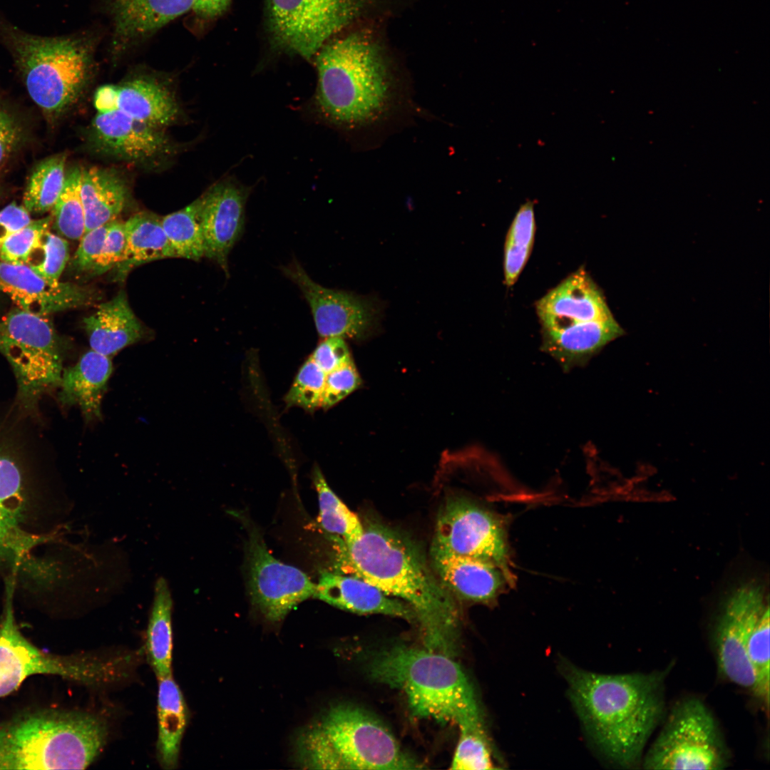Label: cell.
Returning a JSON list of instances; mask_svg holds the SVG:
<instances>
[{
    "label": "cell",
    "instance_id": "cell-45",
    "mask_svg": "<svg viewBox=\"0 0 770 770\" xmlns=\"http://www.w3.org/2000/svg\"><path fill=\"white\" fill-rule=\"evenodd\" d=\"M109 223L86 232L81 237L72 261L76 270L90 272L101 252Z\"/></svg>",
    "mask_w": 770,
    "mask_h": 770
},
{
    "label": "cell",
    "instance_id": "cell-19",
    "mask_svg": "<svg viewBox=\"0 0 770 770\" xmlns=\"http://www.w3.org/2000/svg\"><path fill=\"white\" fill-rule=\"evenodd\" d=\"M535 307L541 332L614 317L603 292L583 268L548 292Z\"/></svg>",
    "mask_w": 770,
    "mask_h": 770
},
{
    "label": "cell",
    "instance_id": "cell-5",
    "mask_svg": "<svg viewBox=\"0 0 770 770\" xmlns=\"http://www.w3.org/2000/svg\"><path fill=\"white\" fill-rule=\"evenodd\" d=\"M368 672L375 681L401 691L417 717L458 727L483 726L473 686L448 655L395 645L376 652Z\"/></svg>",
    "mask_w": 770,
    "mask_h": 770
},
{
    "label": "cell",
    "instance_id": "cell-40",
    "mask_svg": "<svg viewBox=\"0 0 770 770\" xmlns=\"http://www.w3.org/2000/svg\"><path fill=\"white\" fill-rule=\"evenodd\" d=\"M326 373L309 356L299 368L284 401L308 412L321 407Z\"/></svg>",
    "mask_w": 770,
    "mask_h": 770
},
{
    "label": "cell",
    "instance_id": "cell-31",
    "mask_svg": "<svg viewBox=\"0 0 770 770\" xmlns=\"http://www.w3.org/2000/svg\"><path fill=\"white\" fill-rule=\"evenodd\" d=\"M173 599L167 580L159 578L154 585L146 637L149 662L157 678L172 674Z\"/></svg>",
    "mask_w": 770,
    "mask_h": 770
},
{
    "label": "cell",
    "instance_id": "cell-21",
    "mask_svg": "<svg viewBox=\"0 0 770 770\" xmlns=\"http://www.w3.org/2000/svg\"><path fill=\"white\" fill-rule=\"evenodd\" d=\"M0 289L26 312L48 314L86 304L87 292L71 283L52 284L28 265H13L0 260Z\"/></svg>",
    "mask_w": 770,
    "mask_h": 770
},
{
    "label": "cell",
    "instance_id": "cell-4",
    "mask_svg": "<svg viewBox=\"0 0 770 770\" xmlns=\"http://www.w3.org/2000/svg\"><path fill=\"white\" fill-rule=\"evenodd\" d=\"M41 422L14 401L0 403V563L11 566L53 538L28 530L26 525L31 493L48 456Z\"/></svg>",
    "mask_w": 770,
    "mask_h": 770
},
{
    "label": "cell",
    "instance_id": "cell-13",
    "mask_svg": "<svg viewBox=\"0 0 770 770\" xmlns=\"http://www.w3.org/2000/svg\"><path fill=\"white\" fill-rule=\"evenodd\" d=\"M431 552L475 558L498 565L510 582L505 532L496 515L462 497L446 500L436 522Z\"/></svg>",
    "mask_w": 770,
    "mask_h": 770
},
{
    "label": "cell",
    "instance_id": "cell-35",
    "mask_svg": "<svg viewBox=\"0 0 770 770\" xmlns=\"http://www.w3.org/2000/svg\"><path fill=\"white\" fill-rule=\"evenodd\" d=\"M200 197L161 219L164 232L176 257L199 260L204 257V240L200 222Z\"/></svg>",
    "mask_w": 770,
    "mask_h": 770
},
{
    "label": "cell",
    "instance_id": "cell-29",
    "mask_svg": "<svg viewBox=\"0 0 770 770\" xmlns=\"http://www.w3.org/2000/svg\"><path fill=\"white\" fill-rule=\"evenodd\" d=\"M81 197L86 232L116 218L125 205L127 188L113 171L93 167L81 170Z\"/></svg>",
    "mask_w": 770,
    "mask_h": 770
},
{
    "label": "cell",
    "instance_id": "cell-43",
    "mask_svg": "<svg viewBox=\"0 0 770 770\" xmlns=\"http://www.w3.org/2000/svg\"><path fill=\"white\" fill-rule=\"evenodd\" d=\"M125 248L124 222L116 219L109 223L101 252L90 270L91 276L103 274L123 260Z\"/></svg>",
    "mask_w": 770,
    "mask_h": 770
},
{
    "label": "cell",
    "instance_id": "cell-34",
    "mask_svg": "<svg viewBox=\"0 0 770 770\" xmlns=\"http://www.w3.org/2000/svg\"><path fill=\"white\" fill-rule=\"evenodd\" d=\"M312 479L318 495L321 526L341 537L344 543L359 538L364 531L363 523L333 492L317 466L313 468Z\"/></svg>",
    "mask_w": 770,
    "mask_h": 770
},
{
    "label": "cell",
    "instance_id": "cell-17",
    "mask_svg": "<svg viewBox=\"0 0 770 770\" xmlns=\"http://www.w3.org/2000/svg\"><path fill=\"white\" fill-rule=\"evenodd\" d=\"M249 189L227 178L200 196L199 217L204 257L215 260L227 274L228 255L242 234Z\"/></svg>",
    "mask_w": 770,
    "mask_h": 770
},
{
    "label": "cell",
    "instance_id": "cell-1",
    "mask_svg": "<svg viewBox=\"0 0 770 770\" xmlns=\"http://www.w3.org/2000/svg\"><path fill=\"white\" fill-rule=\"evenodd\" d=\"M342 546L346 573L374 585L409 605L415 612L426 649L448 656L455 650L458 614L452 595L442 585L417 544L376 520Z\"/></svg>",
    "mask_w": 770,
    "mask_h": 770
},
{
    "label": "cell",
    "instance_id": "cell-36",
    "mask_svg": "<svg viewBox=\"0 0 770 770\" xmlns=\"http://www.w3.org/2000/svg\"><path fill=\"white\" fill-rule=\"evenodd\" d=\"M81 170L66 173L63 189L53 207V227L66 238L79 240L85 232V215L81 197Z\"/></svg>",
    "mask_w": 770,
    "mask_h": 770
},
{
    "label": "cell",
    "instance_id": "cell-39",
    "mask_svg": "<svg viewBox=\"0 0 770 770\" xmlns=\"http://www.w3.org/2000/svg\"><path fill=\"white\" fill-rule=\"evenodd\" d=\"M451 769H495L491 750L483 727L461 726Z\"/></svg>",
    "mask_w": 770,
    "mask_h": 770
},
{
    "label": "cell",
    "instance_id": "cell-30",
    "mask_svg": "<svg viewBox=\"0 0 770 770\" xmlns=\"http://www.w3.org/2000/svg\"><path fill=\"white\" fill-rule=\"evenodd\" d=\"M125 248L116 266L120 280L133 267L150 261L176 257L162 226L161 219L148 212H138L124 222Z\"/></svg>",
    "mask_w": 770,
    "mask_h": 770
},
{
    "label": "cell",
    "instance_id": "cell-44",
    "mask_svg": "<svg viewBox=\"0 0 770 770\" xmlns=\"http://www.w3.org/2000/svg\"><path fill=\"white\" fill-rule=\"evenodd\" d=\"M310 356L326 374L353 361L344 339L337 337L324 338Z\"/></svg>",
    "mask_w": 770,
    "mask_h": 770
},
{
    "label": "cell",
    "instance_id": "cell-10",
    "mask_svg": "<svg viewBox=\"0 0 770 770\" xmlns=\"http://www.w3.org/2000/svg\"><path fill=\"white\" fill-rule=\"evenodd\" d=\"M16 575L6 579L4 611L0 624V697L17 689L29 677L48 674L86 684H103L107 680L109 663L96 656H58L43 652L20 630L14 614V595Z\"/></svg>",
    "mask_w": 770,
    "mask_h": 770
},
{
    "label": "cell",
    "instance_id": "cell-38",
    "mask_svg": "<svg viewBox=\"0 0 770 770\" xmlns=\"http://www.w3.org/2000/svg\"><path fill=\"white\" fill-rule=\"evenodd\" d=\"M53 222V216L31 222L9 237L0 247V260L13 265H29L41 247Z\"/></svg>",
    "mask_w": 770,
    "mask_h": 770
},
{
    "label": "cell",
    "instance_id": "cell-12",
    "mask_svg": "<svg viewBox=\"0 0 770 770\" xmlns=\"http://www.w3.org/2000/svg\"><path fill=\"white\" fill-rule=\"evenodd\" d=\"M365 0H266L267 24L277 49L310 61L360 14Z\"/></svg>",
    "mask_w": 770,
    "mask_h": 770
},
{
    "label": "cell",
    "instance_id": "cell-8",
    "mask_svg": "<svg viewBox=\"0 0 770 770\" xmlns=\"http://www.w3.org/2000/svg\"><path fill=\"white\" fill-rule=\"evenodd\" d=\"M0 45L11 56L33 101L48 118L79 97L91 68V43L76 36L27 32L0 14Z\"/></svg>",
    "mask_w": 770,
    "mask_h": 770
},
{
    "label": "cell",
    "instance_id": "cell-15",
    "mask_svg": "<svg viewBox=\"0 0 770 770\" xmlns=\"http://www.w3.org/2000/svg\"><path fill=\"white\" fill-rule=\"evenodd\" d=\"M769 607L759 585L747 583L728 597L717 622L714 645L720 672L731 682L755 695L756 678L746 651L752 625Z\"/></svg>",
    "mask_w": 770,
    "mask_h": 770
},
{
    "label": "cell",
    "instance_id": "cell-28",
    "mask_svg": "<svg viewBox=\"0 0 770 770\" xmlns=\"http://www.w3.org/2000/svg\"><path fill=\"white\" fill-rule=\"evenodd\" d=\"M158 682L157 758L162 768L170 770L178 766L188 711L184 697L172 674L158 677Z\"/></svg>",
    "mask_w": 770,
    "mask_h": 770
},
{
    "label": "cell",
    "instance_id": "cell-24",
    "mask_svg": "<svg viewBox=\"0 0 770 770\" xmlns=\"http://www.w3.org/2000/svg\"><path fill=\"white\" fill-rule=\"evenodd\" d=\"M624 334L615 317L586 322L542 332L541 348L568 371L586 365L607 344Z\"/></svg>",
    "mask_w": 770,
    "mask_h": 770
},
{
    "label": "cell",
    "instance_id": "cell-33",
    "mask_svg": "<svg viewBox=\"0 0 770 770\" xmlns=\"http://www.w3.org/2000/svg\"><path fill=\"white\" fill-rule=\"evenodd\" d=\"M66 159V155L58 154L36 166L23 198L29 212L42 214L53 209L64 187Z\"/></svg>",
    "mask_w": 770,
    "mask_h": 770
},
{
    "label": "cell",
    "instance_id": "cell-27",
    "mask_svg": "<svg viewBox=\"0 0 770 770\" xmlns=\"http://www.w3.org/2000/svg\"><path fill=\"white\" fill-rule=\"evenodd\" d=\"M195 0H108L114 36L126 43L147 36L192 9Z\"/></svg>",
    "mask_w": 770,
    "mask_h": 770
},
{
    "label": "cell",
    "instance_id": "cell-47",
    "mask_svg": "<svg viewBox=\"0 0 770 770\" xmlns=\"http://www.w3.org/2000/svg\"><path fill=\"white\" fill-rule=\"evenodd\" d=\"M30 212L23 205L10 203L0 210V247L12 234L31 222Z\"/></svg>",
    "mask_w": 770,
    "mask_h": 770
},
{
    "label": "cell",
    "instance_id": "cell-2",
    "mask_svg": "<svg viewBox=\"0 0 770 770\" xmlns=\"http://www.w3.org/2000/svg\"><path fill=\"white\" fill-rule=\"evenodd\" d=\"M570 699L600 750L624 767L637 764L664 712L663 672L602 674L564 662Z\"/></svg>",
    "mask_w": 770,
    "mask_h": 770
},
{
    "label": "cell",
    "instance_id": "cell-48",
    "mask_svg": "<svg viewBox=\"0 0 770 770\" xmlns=\"http://www.w3.org/2000/svg\"><path fill=\"white\" fill-rule=\"evenodd\" d=\"M231 0H195L192 10L200 17L215 18L224 13Z\"/></svg>",
    "mask_w": 770,
    "mask_h": 770
},
{
    "label": "cell",
    "instance_id": "cell-16",
    "mask_svg": "<svg viewBox=\"0 0 770 770\" xmlns=\"http://www.w3.org/2000/svg\"><path fill=\"white\" fill-rule=\"evenodd\" d=\"M282 270L302 291L320 337L362 339L376 327L378 312L370 300L322 287L313 281L296 260Z\"/></svg>",
    "mask_w": 770,
    "mask_h": 770
},
{
    "label": "cell",
    "instance_id": "cell-6",
    "mask_svg": "<svg viewBox=\"0 0 770 770\" xmlns=\"http://www.w3.org/2000/svg\"><path fill=\"white\" fill-rule=\"evenodd\" d=\"M108 735L98 714L43 709L0 722V769H84Z\"/></svg>",
    "mask_w": 770,
    "mask_h": 770
},
{
    "label": "cell",
    "instance_id": "cell-26",
    "mask_svg": "<svg viewBox=\"0 0 770 770\" xmlns=\"http://www.w3.org/2000/svg\"><path fill=\"white\" fill-rule=\"evenodd\" d=\"M83 322L91 349L109 357L137 342L143 334L123 291L101 304Z\"/></svg>",
    "mask_w": 770,
    "mask_h": 770
},
{
    "label": "cell",
    "instance_id": "cell-46",
    "mask_svg": "<svg viewBox=\"0 0 770 770\" xmlns=\"http://www.w3.org/2000/svg\"><path fill=\"white\" fill-rule=\"evenodd\" d=\"M24 137L20 121L0 100V165L19 148Z\"/></svg>",
    "mask_w": 770,
    "mask_h": 770
},
{
    "label": "cell",
    "instance_id": "cell-11",
    "mask_svg": "<svg viewBox=\"0 0 770 770\" xmlns=\"http://www.w3.org/2000/svg\"><path fill=\"white\" fill-rule=\"evenodd\" d=\"M728 754L715 721L694 698L679 702L671 710L645 756L646 769H722Z\"/></svg>",
    "mask_w": 770,
    "mask_h": 770
},
{
    "label": "cell",
    "instance_id": "cell-3",
    "mask_svg": "<svg viewBox=\"0 0 770 770\" xmlns=\"http://www.w3.org/2000/svg\"><path fill=\"white\" fill-rule=\"evenodd\" d=\"M316 105L327 120L346 127L384 117L394 95L393 78L376 41L364 31L331 39L314 56Z\"/></svg>",
    "mask_w": 770,
    "mask_h": 770
},
{
    "label": "cell",
    "instance_id": "cell-25",
    "mask_svg": "<svg viewBox=\"0 0 770 770\" xmlns=\"http://www.w3.org/2000/svg\"><path fill=\"white\" fill-rule=\"evenodd\" d=\"M113 372L111 357L93 349L63 371L58 399L63 405L78 406L87 421L101 417V401Z\"/></svg>",
    "mask_w": 770,
    "mask_h": 770
},
{
    "label": "cell",
    "instance_id": "cell-22",
    "mask_svg": "<svg viewBox=\"0 0 770 770\" xmlns=\"http://www.w3.org/2000/svg\"><path fill=\"white\" fill-rule=\"evenodd\" d=\"M313 597L354 613L380 614L417 623L416 615L409 605L353 574L322 573Z\"/></svg>",
    "mask_w": 770,
    "mask_h": 770
},
{
    "label": "cell",
    "instance_id": "cell-23",
    "mask_svg": "<svg viewBox=\"0 0 770 770\" xmlns=\"http://www.w3.org/2000/svg\"><path fill=\"white\" fill-rule=\"evenodd\" d=\"M431 557L442 585L467 602L491 605L509 581L498 565L487 560L431 551Z\"/></svg>",
    "mask_w": 770,
    "mask_h": 770
},
{
    "label": "cell",
    "instance_id": "cell-7",
    "mask_svg": "<svg viewBox=\"0 0 770 770\" xmlns=\"http://www.w3.org/2000/svg\"><path fill=\"white\" fill-rule=\"evenodd\" d=\"M297 758L302 767L314 769L421 768L381 721L347 704L332 707L302 731Z\"/></svg>",
    "mask_w": 770,
    "mask_h": 770
},
{
    "label": "cell",
    "instance_id": "cell-14",
    "mask_svg": "<svg viewBox=\"0 0 770 770\" xmlns=\"http://www.w3.org/2000/svg\"><path fill=\"white\" fill-rule=\"evenodd\" d=\"M247 559L251 600L268 620H282L314 596L316 584L299 569L277 560L255 528L249 530Z\"/></svg>",
    "mask_w": 770,
    "mask_h": 770
},
{
    "label": "cell",
    "instance_id": "cell-18",
    "mask_svg": "<svg viewBox=\"0 0 770 770\" xmlns=\"http://www.w3.org/2000/svg\"><path fill=\"white\" fill-rule=\"evenodd\" d=\"M91 142L100 152L127 161L148 163L171 153L161 128L133 119L118 111L97 113Z\"/></svg>",
    "mask_w": 770,
    "mask_h": 770
},
{
    "label": "cell",
    "instance_id": "cell-41",
    "mask_svg": "<svg viewBox=\"0 0 770 770\" xmlns=\"http://www.w3.org/2000/svg\"><path fill=\"white\" fill-rule=\"evenodd\" d=\"M40 250L42 252L41 259L28 265L50 283H59L60 277L69 258L68 242L48 231Z\"/></svg>",
    "mask_w": 770,
    "mask_h": 770
},
{
    "label": "cell",
    "instance_id": "cell-37",
    "mask_svg": "<svg viewBox=\"0 0 770 770\" xmlns=\"http://www.w3.org/2000/svg\"><path fill=\"white\" fill-rule=\"evenodd\" d=\"M769 607H766L752 625L746 645L747 657L756 678L755 696L769 707Z\"/></svg>",
    "mask_w": 770,
    "mask_h": 770
},
{
    "label": "cell",
    "instance_id": "cell-42",
    "mask_svg": "<svg viewBox=\"0 0 770 770\" xmlns=\"http://www.w3.org/2000/svg\"><path fill=\"white\" fill-rule=\"evenodd\" d=\"M361 384L353 361L327 373L321 407L327 410L338 404Z\"/></svg>",
    "mask_w": 770,
    "mask_h": 770
},
{
    "label": "cell",
    "instance_id": "cell-20",
    "mask_svg": "<svg viewBox=\"0 0 770 770\" xmlns=\"http://www.w3.org/2000/svg\"><path fill=\"white\" fill-rule=\"evenodd\" d=\"M94 105L98 113L118 111L159 128L172 123L179 112L175 97L165 86L143 78L98 88Z\"/></svg>",
    "mask_w": 770,
    "mask_h": 770
},
{
    "label": "cell",
    "instance_id": "cell-32",
    "mask_svg": "<svg viewBox=\"0 0 770 770\" xmlns=\"http://www.w3.org/2000/svg\"><path fill=\"white\" fill-rule=\"evenodd\" d=\"M536 230L534 202L528 200L516 212L508 231L505 247L503 271L508 287L518 279L530 255Z\"/></svg>",
    "mask_w": 770,
    "mask_h": 770
},
{
    "label": "cell",
    "instance_id": "cell-9",
    "mask_svg": "<svg viewBox=\"0 0 770 770\" xmlns=\"http://www.w3.org/2000/svg\"><path fill=\"white\" fill-rule=\"evenodd\" d=\"M0 353L16 378L14 400L41 416L40 400L59 387L63 371L62 349L51 322L20 308L11 310L0 319Z\"/></svg>",
    "mask_w": 770,
    "mask_h": 770
}]
</instances>
